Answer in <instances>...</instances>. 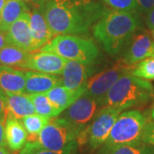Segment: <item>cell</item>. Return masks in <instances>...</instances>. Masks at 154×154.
Instances as JSON below:
<instances>
[{"label": "cell", "instance_id": "6da1fadb", "mask_svg": "<svg viewBox=\"0 0 154 154\" xmlns=\"http://www.w3.org/2000/svg\"><path fill=\"white\" fill-rule=\"evenodd\" d=\"M107 11L94 0H49L44 5L45 17L54 37L87 35Z\"/></svg>", "mask_w": 154, "mask_h": 154}, {"label": "cell", "instance_id": "44dd1931", "mask_svg": "<svg viewBox=\"0 0 154 154\" xmlns=\"http://www.w3.org/2000/svg\"><path fill=\"white\" fill-rule=\"evenodd\" d=\"M31 51L20 49L14 45H7L0 50V65L22 69Z\"/></svg>", "mask_w": 154, "mask_h": 154}, {"label": "cell", "instance_id": "cb8c5ba5", "mask_svg": "<svg viewBox=\"0 0 154 154\" xmlns=\"http://www.w3.org/2000/svg\"><path fill=\"white\" fill-rule=\"evenodd\" d=\"M110 154H154V148L140 141L119 146L114 149Z\"/></svg>", "mask_w": 154, "mask_h": 154}, {"label": "cell", "instance_id": "f35d334b", "mask_svg": "<svg viewBox=\"0 0 154 154\" xmlns=\"http://www.w3.org/2000/svg\"><path fill=\"white\" fill-rule=\"evenodd\" d=\"M24 2H34V0H23Z\"/></svg>", "mask_w": 154, "mask_h": 154}, {"label": "cell", "instance_id": "8fae6325", "mask_svg": "<svg viewBox=\"0 0 154 154\" xmlns=\"http://www.w3.org/2000/svg\"><path fill=\"white\" fill-rule=\"evenodd\" d=\"M96 68L95 64H86L77 61L67 60L62 72V85L72 91L82 88L88 80L95 75Z\"/></svg>", "mask_w": 154, "mask_h": 154}, {"label": "cell", "instance_id": "ba28073f", "mask_svg": "<svg viewBox=\"0 0 154 154\" xmlns=\"http://www.w3.org/2000/svg\"><path fill=\"white\" fill-rule=\"evenodd\" d=\"M122 110L104 106L101 107L86 129V143L91 150L101 147L109 137L111 128Z\"/></svg>", "mask_w": 154, "mask_h": 154}, {"label": "cell", "instance_id": "4dcf8cb0", "mask_svg": "<svg viewBox=\"0 0 154 154\" xmlns=\"http://www.w3.org/2000/svg\"><path fill=\"white\" fill-rule=\"evenodd\" d=\"M138 4V9L139 11L148 13V11L154 7V0H136Z\"/></svg>", "mask_w": 154, "mask_h": 154}, {"label": "cell", "instance_id": "2e32d148", "mask_svg": "<svg viewBox=\"0 0 154 154\" xmlns=\"http://www.w3.org/2000/svg\"><path fill=\"white\" fill-rule=\"evenodd\" d=\"M5 134L6 145L12 152L20 151L28 142V134L21 120L9 112L6 119Z\"/></svg>", "mask_w": 154, "mask_h": 154}, {"label": "cell", "instance_id": "7402d4cb", "mask_svg": "<svg viewBox=\"0 0 154 154\" xmlns=\"http://www.w3.org/2000/svg\"><path fill=\"white\" fill-rule=\"evenodd\" d=\"M50 119L49 117L35 113L21 119L22 125L28 134V141H37L39 133L49 122Z\"/></svg>", "mask_w": 154, "mask_h": 154}, {"label": "cell", "instance_id": "ab89813d", "mask_svg": "<svg viewBox=\"0 0 154 154\" xmlns=\"http://www.w3.org/2000/svg\"><path fill=\"white\" fill-rule=\"evenodd\" d=\"M152 31H153V32H152V33H153V38H154V29L152 30Z\"/></svg>", "mask_w": 154, "mask_h": 154}, {"label": "cell", "instance_id": "484cf974", "mask_svg": "<svg viewBox=\"0 0 154 154\" xmlns=\"http://www.w3.org/2000/svg\"><path fill=\"white\" fill-rule=\"evenodd\" d=\"M107 5L115 11H128L136 13L139 11L136 0H103Z\"/></svg>", "mask_w": 154, "mask_h": 154}, {"label": "cell", "instance_id": "d6986e66", "mask_svg": "<svg viewBox=\"0 0 154 154\" xmlns=\"http://www.w3.org/2000/svg\"><path fill=\"white\" fill-rule=\"evenodd\" d=\"M8 112L16 118H22L35 113V109L32 101L25 94L5 93Z\"/></svg>", "mask_w": 154, "mask_h": 154}, {"label": "cell", "instance_id": "7a4b0ae2", "mask_svg": "<svg viewBox=\"0 0 154 154\" xmlns=\"http://www.w3.org/2000/svg\"><path fill=\"white\" fill-rule=\"evenodd\" d=\"M139 22L135 13L108 11L92 28L95 39L110 56H118L136 33Z\"/></svg>", "mask_w": 154, "mask_h": 154}, {"label": "cell", "instance_id": "60d3db41", "mask_svg": "<svg viewBox=\"0 0 154 154\" xmlns=\"http://www.w3.org/2000/svg\"><path fill=\"white\" fill-rule=\"evenodd\" d=\"M0 27H1V19H0Z\"/></svg>", "mask_w": 154, "mask_h": 154}, {"label": "cell", "instance_id": "603a6c76", "mask_svg": "<svg viewBox=\"0 0 154 154\" xmlns=\"http://www.w3.org/2000/svg\"><path fill=\"white\" fill-rule=\"evenodd\" d=\"M28 98L32 101L35 112L38 115L44 116L49 118H52L59 116L57 110L51 105L48 97L45 94H27Z\"/></svg>", "mask_w": 154, "mask_h": 154}, {"label": "cell", "instance_id": "ac0fdd59", "mask_svg": "<svg viewBox=\"0 0 154 154\" xmlns=\"http://www.w3.org/2000/svg\"><path fill=\"white\" fill-rule=\"evenodd\" d=\"M85 91L86 86L75 91H72L64 88L63 85H59L51 88L47 93H45V94L48 97L51 105L55 107L58 114L60 115L63 110H66L78 98H80L85 93Z\"/></svg>", "mask_w": 154, "mask_h": 154}, {"label": "cell", "instance_id": "9c48e42d", "mask_svg": "<svg viewBox=\"0 0 154 154\" xmlns=\"http://www.w3.org/2000/svg\"><path fill=\"white\" fill-rule=\"evenodd\" d=\"M99 107L102 106L97 99L82 94L59 116L72 124L85 128L93 121Z\"/></svg>", "mask_w": 154, "mask_h": 154}, {"label": "cell", "instance_id": "5b68a950", "mask_svg": "<svg viewBox=\"0 0 154 154\" xmlns=\"http://www.w3.org/2000/svg\"><path fill=\"white\" fill-rule=\"evenodd\" d=\"M40 51H50L66 60L86 64H95L99 57V47L93 39L70 34L57 35Z\"/></svg>", "mask_w": 154, "mask_h": 154}, {"label": "cell", "instance_id": "4316f807", "mask_svg": "<svg viewBox=\"0 0 154 154\" xmlns=\"http://www.w3.org/2000/svg\"><path fill=\"white\" fill-rule=\"evenodd\" d=\"M78 147H79V144H78V141L75 140V141L72 142L70 145H69L66 148H64L62 151H59V152L45 150V149H43L40 147L33 154H77V152H78Z\"/></svg>", "mask_w": 154, "mask_h": 154}, {"label": "cell", "instance_id": "ffe728a7", "mask_svg": "<svg viewBox=\"0 0 154 154\" xmlns=\"http://www.w3.org/2000/svg\"><path fill=\"white\" fill-rule=\"evenodd\" d=\"M27 11H28V8L23 0H7L0 13V30L6 32L11 24Z\"/></svg>", "mask_w": 154, "mask_h": 154}, {"label": "cell", "instance_id": "3957f363", "mask_svg": "<svg viewBox=\"0 0 154 154\" xmlns=\"http://www.w3.org/2000/svg\"><path fill=\"white\" fill-rule=\"evenodd\" d=\"M154 97V88L148 81L128 73L120 77L106 94L102 107H112L122 111L147 104Z\"/></svg>", "mask_w": 154, "mask_h": 154}, {"label": "cell", "instance_id": "1f68e13d", "mask_svg": "<svg viewBox=\"0 0 154 154\" xmlns=\"http://www.w3.org/2000/svg\"><path fill=\"white\" fill-rule=\"evenodd\" d=\"M8 112L5 93L0 88V116Z\"/></svg>", "mask_w": 154, "mask_h": 154}, {"label": "cell", "instance_id": "4fadbf2b", "mask_svg": "<svg viewBox=\"0 0 154 154\" xmlns=\"http://www.w3.org/2000/svg\"><path fill=\"white\" fill-rule=\"evenodd\" d=\"M30 29L33 40V51H38L54 38L45 20L44 5L34 4L30 12Z\"/></svg>", "mask_w": 154, "mask_h": 154}, {"label": "cell", "instance_id": "7c38bea8", "mask_svg": "<svg viewBox=\"0 0 154 154\" xmlns=\"http://www.w3.org/2000/svg\"><path fill=\"white\" fill-rule=\"evenodd\" d=\"M123 60L135 65L141 61L154 57V41L146 33H134L127 45Z\"/></svg>", "mask_w": 154, "mask_h": 154}, {"label": "cell", "instance_id": "74e56055", "mask_svg": "<svg viewBox=\"0 0 154 154\" xmlns=\"http://www.w3.org/2000/svg\"><path fill=\"white\" fill-rule=\"evenodd\" d=\"M150 113H151V116H152V118L154 120V103L153 105H152V109H151V111H150Z\"/></svg>", "mask_w": 154, "mask_h": 154}, {"label": "cell", "instance_id": "52a82bcc", "mask_svg": "<svg viewBox=\"0 0 154 154\" xmlns=\"http://www.w3.org/2000/svg\"><path fill=\"white\" fill-rule=\"evenodd\" d=\"M135 65L128 64L123 59L119 60L115 65L91 77L85 85L86 91L83 94L97 99L102 106V101L109 90L120 77L132 71Z\"/></svg>", "mask_w": 154, "mask_h": 154}, {"label": "cell", "instance_id": "9a60e30c", "mask_svg": "<svg viewBox=\"0 0 154 154\" xmlns=\"http://www.w3.org/2000/svg\"><path fill=\"white\" fill-rule=\"evenodd\" d=\"M25 94H45L51 88L62 85V77L57 75L25 70Z\"/></svg>", "mask_w": 154, "mask_h": 154}, {"label": "cell", "instance_id": "83f0119b", "mask_svg": "<svg viewBox=\"0 0 154 154\" xmlns=\"http://www.w3.org/2000/svg\"><path fill=\"white\" fill-rule=\"evenodd\" d=\"M144 143L147 144L150 146L154 148V120L149 121L147 120V122L144 128L143 135H142V140Z\"/></svg>", "mask_w": 154, "mask_h": 154}, {"label": "cell", "instance_id": "30bf717a", "mask_svg": "<svg viewBox=\"0 0 154 154\" xmlns=\"http://www.w3.org/2000/svg\"><path fill=\"white\" fill-rule=\"evenodd\" d=\"M66 61L55 53L38 50L31 51L22 70H33L58 75H62Z\"/></svg>", "mask_w": 154, "mask_h": 154}, {"label": "cell", "instance_id": "5bb4252c", "mask_svg": "<svg viewBox=\"0 0 154 154\" xmlns=\"http://www.w3.org/2000/svg\"><path fill=\"white\" fill-rule=\"evenodd\" d=\"M10 45L33 51V40L30 29V11L23 13L6 31Z\"/></svg>", "mask_w": 154, "mask_h": 154}, {"label": "cell", "instance_id": "8d00e7d4", "mask_svg": "<svg viewBox=\"0 0 154 154\" xmlns=\"http://www.w3.org/2000/svg\"><path fill=\"white\" fill-rule=\"evenodd\" d=\"M6 1H7V0H0V13H1V11L3 10L5 5Z\"/></svg>", "mask_w": 154, "mask_h": 154}, {"label": "cell", "instance_id": "d4e9b609", "mask_svg": "<svg viewBox=\"0 0 154 154\" xmlns=\"http://www.w3.org/2000/svg\"><path fill=\"white\" fill-rule=\"evenodd\" d=\"M131 73L134 75L146 81L154 80V57L138 63Z\"/></svg>", "mask_w": 154, "mask_h": 154}, {"label": "cell", "instance_id": "836d02e7", "mask_svg": "<svg viewBox=\"0 0 154 154\" xmlns=\"http://www.w3.org/2000/svg\"><path fill=\"white\" fill-rule=\"evenodd\" d=\"M7 45H10V44L8 41L6 32L0 30V50L3 49L4 47H5Z\"/></svg>", "mask_w": 154, "mask_h": 154}, {"label": "cell", "instance_id": "e575fe53", "mask_svg": "<svg viewBox=\"0 0 154 154\" xmlns=\"http://www.w3.org/2000/svg\"><path fill=\"white\" fill-rule=\"evenodd\" d=\"M0 154H11V153H10L9 150H8V149H6L5 146V147H1V148H0Z\"/></svg>", "mask_w": 154, "mask_h": 154}, {"label": "cell", "instance_id": "8992f818", "mask_svg": "<svg viewBox=\"0 0 154 154\" xmlns=\"http://www.w3.org/2000/svg\"><path fill=\"white\" fill-rule=\"evenodd\" d=\"M83 129L57 116L50 119L39 133L37 142L41 148L59 152L77 140Z\"/></svg>", "mask_w": 154, "mask_h": 154}, {"label": "cell", "instance_id": "f1b7e54d", "mask_svg": "<svg viewBox=\"0 0 154 154\" xmlns=\"http://www.w3.org/2000/svg\"><path fill=\"white\" fill-rule=\"evenodd\" d=\"M40 148V146L37 141H28L23 148L20 151L15 152L14 154H33L38 149Z\"/></svg>", "mask_w": 154, "mask_h": 154}, {"label": "cell", "instance_id": "e0dca14e", "mask_svg": "<svg viewBox=\"0 0 154 154\" xmlns=\"http://www.w3.org/2000/svg\"><path fill=\"white\" fill-rule=\"evenodd\" d=\"M25 85V70L0 65V88L5 93L24 94Z\"/></svg>", "mask_w": 154, "mask_h": 154}, {"label": "cell", "instance_id": "277c9868", "mask_svg": "<svg viewBox=\"0 0 154 154\" xmlns=\"http://www.w3.org/2000/svg\"><path fill=\"white\" fill-rule=\"evenodd\" d=\"M146 122V116L140 110H127L121 113L116 118L109 137L98 154H110L119 146L142 141Z\"/></svg>", "mask_w": 154, "mask_h": 154}, {"label": "cell", "instance_id": "d6a6232c", "mask_svg": "<svg viewBox=\"0 0 154 154\" xmlns=\"http://www.w3.org/2000/svg\"><path fill=\"white\" fill-rule=\"evenodd\" d=\"M146 25L150 30L154 29V7H152L147 13L146 17Z\"/></svg>", "mask_w": 154, "mask_h": 154}, {"label": "cell", "instance_id": "f546056e", "mask_svg": "<svg viewBox=\"0 0 154 154\" xmlns=\"http://www.w3.org/2000/svg\"><path fill=\"white\" fill-rule=\"evenodd\" d=\"M8 112L0 116V148L5 147L6 146L5 134V122L7 119Z\"/></svg>", "mask_w": 154, "mask_h": 154}, {"label": "cell", "instance_id": "d590c367", "mask_svg": "<svg viewBox=\"0 0 154 154\" xmlns=\"http://www.w3.org/2000/svg\"><path fill=\"white\" fill-rule=\"evenodd\" d=\"M47 1H49V0H34L33 4H38V5H45V4Z\"/></svg>", "mask_w": 154, "mask_h": 154}]
</instances>
